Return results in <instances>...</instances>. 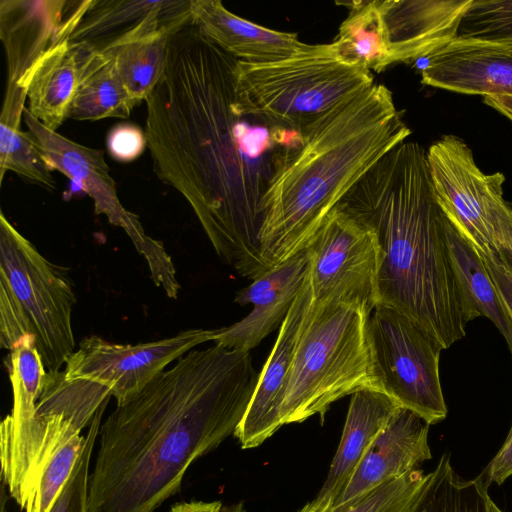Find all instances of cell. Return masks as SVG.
<instances>
[{
  "instance_id": "cell-1",
  "label": "cell",
  "mask_w": 512,
  "mask_h": 512,
  "mask_svg": "<svg viewBox=\"0 0 512 512\" xmlns=\"http://www.w3.org/2000/svg\"><path fill=\"white\" fill-rule=\"evenodd\" d=\"M237 61L192 22L173 34L145 101L144 131L156 176L186 199L219 258L254 280L269 270L261 252L267 192L303 134L243 100Z\"/></svg>"
},
{
  "instance_id": "cell-2",
  "label": "cell",
  "mask_w": 512,
  "mask_h": 512,
  "mask_svg": "<svg viewBox=\"0 0 512 512\" xmlns=\"http://www.w3.org/2000/svg\"><path fill=\"white\" fill-rule=\"evenodd\" d=\"M259 379L250 352L193 349L100 426L87 512H154L234 434Z\"/></svg>"
},
{
  "instance_id": "cell-3",
  "label": "cell",
  "mask_w": 512,
  "mask_h": 512,
  "mask_svg": "<svg viewBox=\"0 0 512 512\" xmlns=\"http://www.w3.org/2000/svg\"><path fill=\"white\" fill-rule=\"evenodd\" d=\"M336 206L376 234L375 306L407 316L443 349L462 339L467 323L427 151L416 142L400 143Z\"/></svg>"
},
{
  "instance_id": "cell-4",
  "label": "cell",
  "mask_w": 512,
  "mask_h": 512,
  "mask_svg": "<svg viewBox=\"0 0 512 512\" xmlns=\"http://www.w3.org/2000/svg\"><path fill=\"white\" fill-rule=\"evenodd\" d=\"M303 143L265 198L262 258L268 269L304 250L326 216L411 134L383 84L337 104L302 129Z\"/></svg>"
},
{
  "instance_id": "cell-5",
  "label": "cell",
  "mask_w": 512,
  "mask_h": 512,
  "mask_svg": "<svg viewBox=\"0 0 512 512\" xmlns=\"http://www.w3.org/2000/svg\"><path fill=\"white\" fill-rule=\"evenodd\" d=\"M370 314L359 302L312 300L283 391L281 426L315 414L323 421L335 401L360 390L380 391L367 336Z\"/></svg>"
},
{
  "instance_id": "cell-6",
  "label": "cell",
  "mask_w": 512,
  "mask_h": 512,
  "mask_svg": "<svg viewBox=\"0 0 512 512\" xmlns=\"http://www.w3.org/2000/svg\"><path fill=\"white\" fill-rule=\"evenodd\" d=\"M216 329H189L136 345L91 335L67 359L63 371L48 373L37 416H61L82 431L111 396L122 404L143 390L171 362L212 341Z\"/></svg>"
},
{
  "instance_id": "cell-7",
  "label": "cell",
  "mask_w": 512,
  "mask_h": 512,
  "mask_svg": "<svg viewBox=\"0 0 512 512\" xmlns=\"http://www.w3.org/2000/svg\"><path fill=\"white\" fill-rule=\"evenodd\" d=\"M73 284L0 213V345L11 350L32 335L48 373L75 351Z\"/></svg>"
},
{
  "instance_id": "cell-8",
  "label": "cell",
  "mask_w": 512,
  "mask_h": 512,
  "mask_svg": "<svg viewBox=\"0 0 512 512\" xmlns=\"http://www.w3.org/2000/svg\"><path fill=\"white\" fill-rule=\"evenodd\" d=\"M371 71L344 62L330 44H305L270 62L237 61L243 100L275 123L302 130L374 85Z\"/></svg>"
},
{
  "instance_id": "cell-9",
  "label": "cell",
  "mask_w": 512,
  "mask_h": 512,
  "mask_svg": "<svg viewBox=\"0 0 512 512\" xmlns=\"http://www.w3.org/2000/svg\"><path fill=\"white\" fill-rule=\"evenodd\" d=\"M437 202L449 223L480 254L512 256V205L505 176L485 174L467 144L445 135L427 151Z\"/></svg>"
},
{
  "instance_id": "cell-10",
  "label": "cell",
  "mask_w": 512,
  "mask_h": 512,
  "mask_svg": "<svg viewBox=\"0 0 512 512\" xmlns=\"http://www.w3.org/2000/svg\"><path fill=\"white\" fill-rule=\"evenodd\" d=\"M367 336L380 391L429 425L444 420L441 345L410 318L383 305L371 311Z\"/></svg>"
},
{
  "instance_id": "cell-11",
  "label": "cell",
  "mask_w": 512,
  "mask_h": 512,
  "mask_svg": "<svg viewBox=\"0 0 512 512\" xmlns=\"http://www.w3.org/2000/svg\"><path fill=\"white\" fill-rule=\"evenodd\" d=\"M23 121L51 170L70 178L93 200L97 215L106 216L110 224L122 228L147 261L154 284L161 287L166 295H176L180 284L171 256L161 241L145 233L139 217L121 204L103 151L83 146L50 130L27 107Z\"/></svg>"
},
{
  "instance_id": "cell-12",
  "label": "cell",
  "mask_w": 512,
  "mask_h": 512,
  "mask_svg": "<svg viewBox=\"0 0 512 512\" xmlns=\"http://www.w3.org/2000/svg\"><path fill=\"white\" fill-rule=\"evenodd\" d=\"M305 249L314 303L359 302L373 310L379 245L372 229L336 206Z\"/></svg>"
},
{
  "instance_id": "cell-13",
  "label": "cell",
  "mask_w": 512,
  "mask_h": 512,
  "mask_svg": "<svg viewBox=\"0 0 512 512\" xmlns=\"http://www.w3.org/2000/svg\"><path fill=\"white\" fill-rule=\"evenodd\" d=\"M80 1L1 0L0 37L8 78L0 116L3 126H21L33 72L54 46L69 40Z\"/></svg>"
},
{
  "instance_id": "cell-14",
  "label": "cell",
  "mask_w": 512,
  "mask_h": 512,
  "mask_svg": "<svg viewBox=\"0 0 512 512\" xmlns=\"http://www.w3.org/2000/svg\"><path fill=\"white\" fill-rule=\"evenodd\" d=\"M189 22L191 0H82L69 41L105 53Z\"/></svg>"
},
{
  "instance_id": "cell-15",
  "label": "cell",
  "mask_w": 512,
  "mask_h": 512,
  "mask_svg": "<svg viewBox=\"0 0 512 512\" xmlns=\"http://www.w3.org/2000/svg\"><path fill=\"white\" fill-rule=\"evenodd\" d=\"M309 274L306 249L269 269L240 290L235 302L252 304V311L239 322L216 329L217 346L250 352L268 334L281 326Z\"/></svg>"
},
{
  "instance_id": "cell-16",
  "label": "cell",
  "mask_w": 512,
  "mask_h": 512,
  "mask_svg": "<svg viewBox=\"0 0 512 512\" xmlns=\"http://www.w3.org/2000/svg\"><path fill=\"white\" fill-rule=\"evenodd\" d=\"M426 58L425 85L483 97L512 96V46L457 37Z\"/></svg>"
},
{
  "instance_id": "cell-17",
  "label": "cell",
  "mask_w": 512,
  "mask_h": 512,
  "mask_svg": "<svg viewBox=\"0 0 512 512\" xmlns=\"http://www.w3.org/2000/svg\"><path fill=\"white\" fill-rule=\"evenodd\" d=\"M429 426L416 413L399 407L368 447L331 511L357 502L380 485L431 459Z\"/></svg>"
},
{
  "instance_id": "cell-18",
  "label": "cell",
  "mask_w": 512,
  "mask_h": 512,
  "mask_svg": "<svg viewBox=\"0 0 512 512\" xmlns=\"http://www.w3.org/2000/svg\"><path fill=\"white\" fill-rule=\"evenodd\" d=\"M312 303L307 280L280 326L277 340L259 373L247 410L234 432L243 449L262 444L280 427L279 408L293 360L298 337Z\"/></svg>"
},
{
  "instance_id": "cell-19",
  "label": "cell",
  "mask_w": 512,
  "mask_h": 512,
  "mask_svg": "<svg viewBox=\"0 0 512 512\" xmlns=\"http://www.w3.org/2000/svg\"><path fill=\"white\" fill-rule=\"evenodd\" d=\"M473 0H378L391 63L427 57L457 38Z\"/></svg>"
},
{
  "instance_id": "cell-20",
  "label": "cell",
  "mask_w": 512,
  "mask_h": 512,
  "mask_svg": "<svg viewBox=\"0 0 512 512\" xmlns=\"http://www.w3.org/2000/svg\"><path fill=\"white\" fill-rule=\"evenodd\" d=\"M400 406L371 389L351 395L341 440L322 488L299 512H330L375 437Z\"/></svg>"
},
{
  "instance_id": "cell-21",
  "label": "cell",
  "mask_w": 512,
  "mask_h": 512,
  "mask_svg": "<svg viewBox=\"0 0 512 512\" xmlns=\"http://www.w3.org/2000/svg\"><path fill=\"white\" fill-rule=\"evenodd\" d=\"M191 22L239 61H275L303 45L296 33L272 30L243 19L227 10L219 0H191Z\"/></svg>"
},
{
  "instance_id": "cell-22",
  "label": "cell",
  "mask_w": 512,
  "mask_h": 512,
  "mask_svg": "<svg viewBox=\"0 0 512 512\" xmlns=\"http://www.w3.org/2000/svg\"><path fill=\"white\" fill-rule=\"evenodd\" d=\"M81 52L80 44L62 41L44 55L31 77L28 110L50 130L57 131L67 119L79 80Z\"/></svg>"
},
{
  "instance_id": "cell-23",
  "label": "cell",
  "mask_w": 512,
  "mask_h": 512,
  "mask_svg": "<svg viewBox=\"0 0 512 512\" xmlns=\"http://www.w3.org/2000/svg\"><path fill=\"white\" fill-rule=\"evenodd\" d=\"M8 369L13 406L1 423L0 437L17 447L28 443L38 431L37 402L48 375L32 335L21 338L10 350Z\"/></svg>"
},
{
  "instance_id": "cell-24",
  "label": "cell",
  "mask_w": 512,
  "mask_h": 512,
  "mask_svg": "<svg viewBox=\"0 0 512 512\" xmlns=\"http://www.w3.org/2000/svg\"><path fill=\"white\" fill-rule=\"evenodd\" d=\"M80 45L79 80L66 118L77 121L127 118L139 103L125 89L111 57Z\"/></svg>"
},
{
  "instance_id": "cell-25",
  "label": "cell",
  "mask_w": 512,
  "mask_h": 512,
  "mask_svg": "<svg viewBox=\"0 0 512 512\" xmlns=\"http://www.w3.org/2000/svg\"><path fill=\"white\" fill-rule=\"evenodd\" d=\"M446 231L465 322L482 316L488 318L504 337L512 357V324L480 253L448 220Z\"/></svg>"
},
{
  "instance_id": "cell-26",
  "label": "cell",
  "mask_w": 512,
  "mask_h": 512,
  "mask_svg": "<svg viewBox=\"0 0 512 512\" xmlns=\"http://www.w3.org/2000/svg\"><path fill=\"white\" fill-rule=\"evenodd\" d=\"M348 17L332 43L347 64L376 72L391 65L386 29L378 0L350 3Z\"/></svg>"
},
{
  "instance_id": "cell-27",
  "label": "cell",
  "mask_w": 512,
  "mask_h": 512,
  "mask_svg": "<svg viewBox=\"0 0 512 512\" xmlns=\"http://www.w3.org/2000/svg\"><path fill=\"white\" fill-rule=\"evenodd\" d=\"M488 487L476 477L463 479L444 453L405 512H487Z\"/></svg>"
},
{
  "instance_id": "cell-28",
  "label": "cell",
  "mask_w": 512,
  "mask_h": 512,
  "mask_svg": "<svg viewBox=\"0 0 512 512\" xmlns=\"http://www.w3.org/2000/svg\"><path fill=\"white\" fill-rule=\"evenodd\" d=\"M171 36L157 35L105 52L125 89L138 103L146 101L163 75Z\"/></svg>"
},
{
  "instance_id": "cell-29",
  "label": "cell",
  "mask_w": 512,
  "mask_h": 512,
  "mask_svg": "<svg viewBox=\"0 0 512 512\" xmlns=\"http://www.w3.org/2000/svg\"><path fill=\"white\" fill-rule=\"evenodd\" d=\"M85 443L86 436L77 433L53 454L29 492L24 512H49L68 481Z\"/></svg>"
},
{
  "instance_id": "cell-30",
  "label": "cell",
  "mask_w": 512,
  "mask_h": 512,
  "mask_svg": "<svg viewBox=\"0 0 512 512\" xmlns=\"http://www.w3.org/2000/svg\"><path fill=\"white\" fill-rule=\"evenodd\" d=\"M7 171L47 189H56L52 170L27 131L19 129L0 139L1 184Z\"/></svg>"
},
{
  "instance_id": "cell-31",
  "label": "cell",
  "mask_w": 512,
  "mask_h": 512,
  "mask_svg": "<svg viewBox=\"0 0 512 512\" xmlns=\"http://www.w3.org/2000/svg\"><path fill=\"white\" fill-rule=\"evenodd\" d=\"M457 37L512 46V1L473 0Z\"/></svg>"
},
{
  "instance_id": "cell-32",
  "label": "cell",
  "mask_w": 512,
  "mask_h": 512,
  "mask_svg": "<svg viewBox=\"0 0 512 512\" xmlns=\"http://www.w3.org/2000/svg\"><path fill=\"white\" fill-rule=\"evenodd\" d=\"M425 477L422 470L415 469L380 485L357 502L331 512H405Z\"/></svg>"
},
{
  "instance_id": "cell-33",
  "label": "cell",
  "mask_w": 512,
  "mask_h": 512,
  "mask_svg": "<svg viewBox=\"0 0 512 512\" xmlns=\"http://www.w3.org/2000/svg\"><path fill=\"white\" fill-rule=\"evenodd\" d=\"M107 403L104 402L94 415L83 452L49 512H87L90 460Z\"/></svg>"
},
{
  "instance_id": "cell-34",
  "label": "cell",
  "mask_w": 512,
  "mask_h": 512,
  "mask_svg": "<svg viewBox=\"0 0 512 512\" xmlns=\"http://www.w3.org/2000/svg\"><path fill=\"white\" fill-rule=\"evenodd\" d=\"M107 146L117 160L128 162L138 158L147 147L145 131L131 124H120L109 132Z\"/></svg>"
},
{
  "instance_id": "cell-35",
  "label": "cell",
  "mask_w": 512,
  "mask_h": 512,
  "mask_svg": "<svg viewBox=\"0 0 512 512\" xmlns=\"http://www.w3.org/2000/svg\"><path fill=\"white\" fill-rule=\"evenodd\" d=\"M512 324V267L504 254H480Z\"/></svg>"
},
{
  "instance_id": "cell-36",
  "label": "cell",
  "mask_w": 512,
  "mask_h": 512,
  "mask_svg": "<svg viewBox=\"0 0 512 512\" xmlns=\"http://www.w3.org/2000/svg\"><path fill=\"white\" fill-rule=\"evenodd\" d=\"M510 476H512V424L503 445L477 477L489 487L493 482L501 485Z\"/></svg>"
},
{
  "instance_id": "cell-37",
  "label": "cell",
  "mask_w": 512,
  "mask_h": 512,
  "mask_svg": "<svg viewBox=\"0 0 512 512\" xmlns=\"http://www.w3.org/2000/svg\"><path fill=\"white\" fill-rule=\"evenodd\" d=\"M222 508L220 501H190L173 505L170 512H222Z\"/></svg>"
},
{
  "instance_id": "cell-38",
  "label": "cell",
  "mask_w": 512,
  "mask_h": 512,
  "mask_svg": "<svg viewBox=\"0 0 512 512\" xmlns=\"http://www.w3.org/2000/svg\"><path fill=\"white\" fill-rule=\"evenodd\" d=\"M483 101L512 121V96H487L483 97Z\"/></svg>"
},
{
  "instance_id": "cell-39",
  "label": "cell",
  "mask_w": 512,
  "mask_h": 512,
  "mask_svg": "<svg viewBox=\"0 0 512 512\" xmlns=\"http://www.w3.org/2000/svg\"><path fill=\"white\" fill-rule=\"evenodd\" d=\"M222 512H246L242 504H234L228 507H223Z\"/></svg>"
},
{
  "instance_id": "cell-40",
  "label": "cell",
  "mask_w": 512,
  "mask_h": 512,
  "mask_svg": "<svg viewBox=\"0 0 512 512\" xmlns=\"http://www.w3.org/2000/svg\"><path fill=\"white\" fill-rule=\"evenodd\" d=\"M487 512H503L490 497L487 499Z\"/></svg>"
},
{
  "instance_id": "cell-41",
  "label": "cell",
  "mask_w": 512,
  "mask_h": 512,
  "mask_svg": "<svg viewBox=\"0 0 512 512\" xmlns=\"http://www.w3.org/2000/svg\"><path fill=\"white\" fill-rule=\"evenodd\" d=\"M504 256L506 257V259L508 260L509 264L512 267V256H508V255H505V254H504Z\"/></svg>"
}]
</instances>
